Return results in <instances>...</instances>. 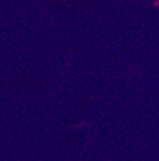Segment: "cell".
Returning a JSON list of instances; mask_svg holds the SVG:
<instances>
[]
</instances>
